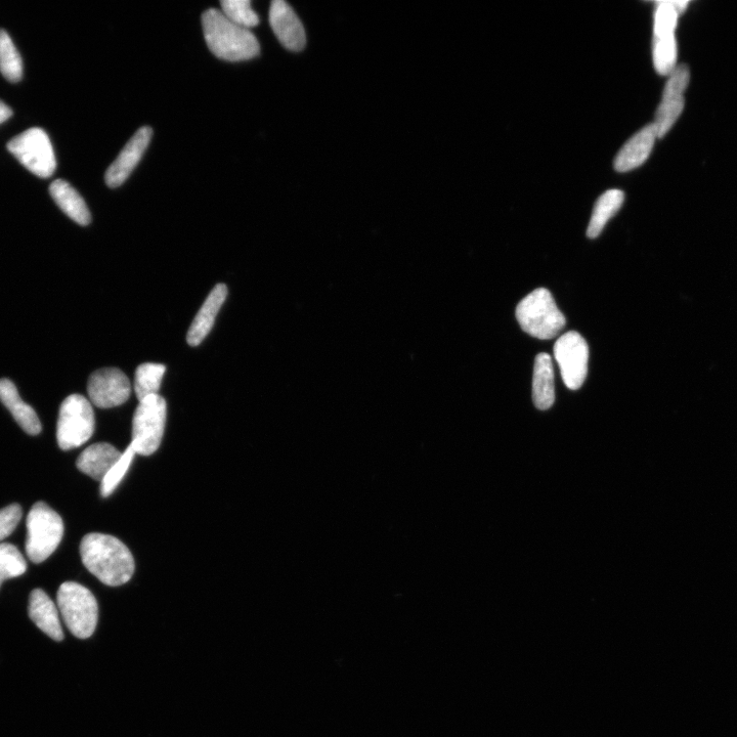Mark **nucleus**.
<instances>
[{"mask_svg":"<svg viewBox=\"0 0 737 737\" xmlns=\"http://www.w3.org/2000/svg\"><path fill=\"white\" fill-rule=\"evenodd\" d=\"M83 565L103 584L118 587L133 578L136 563L119 539L100 533L86 535L80 544Z\"/></svg>","mask_w":737,"mask_h":737,"instance_id":"nucleus-1","label":"nucleus"},{"mask_svg":"<svg viewBox=\"0 0 737 737\" xmlns=\"http://www.w3.org/2000/svg\"><path fill=\"white\" fill-rule=\"evenodd\" d=\"M167 406L159 395L140 402L133 420L132 446L136 454L150 456L160 447L164 435Z\"/></svg>","mask_w":737,"mask_h":737,"instance_id":"nucleus-8","label":"nucleus"},{"mask_svg":"<svg viewBox=\"0 0 737 737\" xmlns=\"http://www.w3.org/2000/svg\"><path fill=\"white\" fill-rule=\"evenodd\" d=\"M624 200L625 194L621 190H610L599 197L587 230L588 238L595 239L601 234L606 224L621 209Z\"/></svg>","mask_w":737,"mask_h":737,"instance_id":"nucleus-21","label":"nucleus"},{"mask_svg":"<svg viewBox=\"0 0 737 737\" xmlns=\"http://www.w3.org/2000/svg\"><path fill=\"white\" fill-rule=\"evenodd\" d=\"M22 514V507L19 504L0 509V542L7 539L16 530Z\"/></svg>","mask_w":737,"mask_h":737,"instance_id":"nucleus-29","label":"nucleus"},{"mask_svg":"<svg viewBox=\"0 0 737 737\" xmlns=\"http://www.w3.org/2000/svg\"><path fill=\"white\" fill-rule=\"evenodd\" d=\"M653 53L655 68L658 73L670 75L677 67L678 52L675 35L655 37Z\"/></svg>","mask_w":737,"mask_h":737,"instance_id":"nucleus-26","label":"nucleus"},{"mask_svg":"<svg viewBox=\"0 0 737 737\" xmlns=\"http://www.w3.org/2000/svg\"><path fill=\"white\" fill-rule=\"evenodd\" d=\"M166 367L162 364L146 363L138 367L135 392L140 402L158 395Z\"/></svg>","mask_w":737,"mask_h":737,"instance_id":"nucleus-22","label":"nucleus"},{"mask_svg":"<svg viewBox=\"0 0 737 737\" xmlns=\"http://www.w3.org/2000/svg\"><path fill=\"white\" fill-rule=\"evenodd\" d=\"M13 115V111L4 102L0 101V124L7 121Z\"/></svg>","mask_w":737,"mask_h":737,"instance_id":"nucleus-30","label":"nucleus"},{"mask_svg":"<svg viewBox=\"0 0 737 737\" xmlns=\"http://www.w3.org/2000/svg\"><path fill=\"white\" fill-rule=\"evenodd\" d=\"M122 453L108 443H99L85 449L78 457L76 466L92 479L102 483L108 472L120 460Z\"/></svg>","mask_w":737,"mask_h":737,"instance_id":"nucleus-17","label":"nucleus"},{"mask_svg":"<svg viewBox=\"0 0 737 737\" xmlns=\"http://www.w3.org/2000/svg\"><path fill=\"white\" fill-rule=\"evenodd\" d=\"M28 613L32 622L43 633L55 641L64 639L59 609L45 591L35 589L31 592Z\"/></svg>","mask_w":737,"mask_h":737,"instance_id":"nucleus-14","label":"nucleus"},{"mask_svg":"<svg viewBox=\"0 0 737 737\" xmlns=\"http://www.w3.org/2000/svg\"><path fill=\"white\" fill-rule=\"evenodd\" d=\"M0 72L11 82L23 76V63L9 33L0 29Z\"/></svg>","mask_w":737,"mask_h":737,"instance_id":"nucleus-23","label":"nucleus"},{"mask_svg":"<svg viewBox=\"0 0 737 737\" xmlns=\"http://www.w3.org/2000/svg\"><path fill=\"white\" fill-rule=\"evenodd\" d=\"M689 79L690 72L686 65L677 66L670 74L654 123L659 138L665 137L680 117L684 109V93L689 84Z\"/></svg>","mask_w":737,"mask_h":737,"instance_id":"nucleus-11","label":"nucleus"},{"mask_svg":"<svg viewBox=\"0 0 737 737\" xmlns=\"http://www.w3.org/2000/svg\"><path fill=\"white\" fill-rule=\"evenodd\" d=\"M688 2L665 0L657 3L655 14V37L675 35L679 15L687 8Z\"/></svg>","mask_w":737,"mask_h":737,"instance_id":"nucleus-24","label":"nucleus"},{"mask_svg":"<svg viewBox=\"0 0 737 737\" xmlns=\"http://www.w3.org/2000/svg\"><path fill=\"white\" fill-rule=\"evenodd\" d=\"M659 138L654 123L643 127L620 150L615 160V168L619 172H627L641 166L652 153Z\"/></svg>","mask_w":737,"mask_h":737,"instance_id":"nucleus-15","label":"nucleus"},{"mask_svg":"<svg viewBox=\"0 0 737 737\" xmlns=\"http://www.w3.org/2000/svg\"><path fill=\"white\" fill-rule=\"evenodd\" d=\"M95 413L91 402L80 395L68 397L60 408L57 440L63 451L76 449L90 441L95 431Z\"/></svg>","mask_w":737,"mask_h":737,"instance_id":"nucleus-6","label":"nucleus"},{"mask_svg":"<svg viewBox=\"0 0 737 737\" xmlns=\"http://www.w3.org/2000/svg\"><path fill=\"white\" fill-rule=\"evenodd\" d=\"M152 136V128L145 126L139 129L136 135L129 140L106 172L105 180L108 187L118 188L132 175L146 152Z\"/></svg>","mask_w":737,"mask_h":737,"instance_id":"nucleus-12","label":"nucleus"},{"mask_svg":"<svg viewBox=\"0 0 737 737\" xmlns=\"http://www.w3.org/2000/svg\"><path fill=\"white\" fill-rule=\"evenodd\" d=\"M27 562L19 549L12 544H0V586L9 579L24 575Z\"/></svg>","mask_w":737,"mask_h":737,"instance_id":"nucleus-25","label":"nucleus"},{"mask_svg":"<svg viewBox=\"0 0 737 737\" xmlns=\"http://www.w3.org/2000/svg\"><path fill=\"white\" fill-rule=\"evenodd\" d=\"M202 27L210 52L221 60L241 62L259 55L260 47L254 34L230 21L220 10L206 11Z\"/></svg>","mask_w":737,"mask_h":737,"instance_id":"nucleus-2","label":"nucleus"},{"mask_svg":"<svg viewBox=\"0 0 737 737\" xmlns=\"http://www.w3.org/2000/svg\"><path fill=\"white\" fill-rule=\"evenodd\" d=\"M51 195L69 218L80 226L91 224V212L79 193L66 181H55L50 188Z\"/></svg>","mask_w":737,"mask_h":737,"instance_id":"nucleus-19","label":"nucleus"},{"mask_svg":"<svg viewBox=\"0 0 737 737\" xmlns=\"http://www.w3.org/2000/svg\"><path fill=\"white\" fill-rule=\"evenodd\" d=\"M0 402L28 435H39L42 426L36 412L21 399L16 385L9 379L0 380Z\"/></svg>","mask_w":737,"mask_h":737,"instance_id":"nucleus-18","label":"nucleus"},{"mask_svg":"<svg viewBox=\"0 0 737 737\" xmlns=\"http://www.w3.org/2000/svg\"><path fill=\"white\" fill-rule=\"evenodd\" d=\"M57 602L60 616L74 636L88 639L95 633L99 605L88 588L75 582H66L58 590Z\"/></svg>","mask_w":737,"mask_h":737,"instance_id":"nucleus-4","label":"nucleus"},{"mask_svg":"<svg viewBox=\"0 0 737 737\" xmlns=\"http://www.w3.org/2000/svg\"><path fill=\"white\" fill-rule=\"evenodd\" d=\"M88 393L95 406L110 409L127 402L132 394V386L121 370L104 368L91 375Z\"/></svg>","mask_w":737,"mask_h":737,"instance_id":"nucleus-10","label":"nucleus"},{"mask_svg":"<svg viewBox=\"0 0 737 737\" xmlns=\"http://www.w3.org/2000/svg\"><path fill=\"white\" fill-rule=\"evenodd\" d=\"M222 13L233 23L249 29L259 23L258 15L252 10L249 0H223Z\"/></svg>","mask_w":737,"mask_h":737,"instance_id":"nucleus-27","label":"nucleus"},{"mask_svg":"<svg viewBox=\"0 0 737 737\" xmlns=\"http://www.w3.org/2000/svg\"><path fill=\"white\" fill-rule=\"evenodd\" d=\"M227 296L228 287L225 284H218L212 289L188 332L187 341L191 346L199 345L209 334Z\"/></svg>","mask_w":737,"mask_h":737,"instance_id":"nucleus-16","label":"nucleus"},{"mask_svg":"<svg viewBox=\"0 0 737 737\" xmlns=\"http://www.w3.org/2000/svg\"><path fill=\"white\" fill-rule=\"evenodd\" d=\"M533 401L539 410L550 409L555 402L554 371L551 357L541 353L536 357L533 380Z\"/></svg>","mask_w":737,"mask_h":737,"instance_id":"nucleus-20","label":"nucleus"},{"mask_svg":"<svg viewBox=\"0 0 737 737\" xmlns=\"http://www.w3.org/2000/svg\"><path fill=\"white\" fill-rule=\"evenodd\" d=\"M64 536L62 517L49 505L36 503L27 516L26 553L34 563L47 560Z\"/></svg>","mask_w":737,"mask_h":737,"instance_id":"nucleus-5","label":"nucleus"},{"mask_svg":"<svg viewBox=\"0 0 737 737\" xmlns=\"http://www.w3.org/2000/svg\"><path fill=\"white\" fill-rule=\"evenodd\" d=\"M515 315L526 333L542 340L556 337L567 325L566 317L545 288L533 291L520 301Z\"/></svg>","mask_w":737,"mask_h":737,"instance_id":"nucleus-3","label":"nucleus"},{"mask_svg":"<svg viewBox=\"0 0 737 737\" xmlns=\"http://www.w3.org/2000/svg\"><path fill=\"white\" fill-rule=\"evenodd\" d=\"M8 150L33 175L49 179L54 175L57 161L49 136L41 128H30L8 144Z\"/></svg>","mask_w":737,"mask_h":737,"instance_id":"nucleus-7","label":"nucleus"},{"mask_svg":"<svg viewBox=\"0 0 737 737\" xmlns=\"http://www.w3.org/2000/svg\"><path fill=\"white\" fill-rule=\"evenodd\" d=\"M271 27L282 43L291 52H300L306 48L307 35L305 28L293 9L283 0H275L270 9Z\"/></svg>","mask_w":737,"mask_h":737,"instance_id":"nucleus-13","label":"nucleus"},{"mask_svg":"<svg viewBox=\"0 0 737 737\" xmlns=\"http://www.w3.org/2000/svg\"><path fill=\"white\" fill-rule=\"evenodd\" d=\"M136 452L132 446L125 450L120 460L112 467L101 483V494L104 498L109 497L123 480L130 464L133 463Z\"/></svg>","mask_w":737,"mask_h":737,"instance_id":"nucleus-28","label":"nucleus"},{"mask_svg":"<svg viewBox=\"0 0 737 737\" xmlns=\"http://www.w3.org/2000/svg\"><path fill=\"white\" fill-rule=\"evenodd\" d=\"M554 356L563 382L572 390L584 384L588 374L589 346L577 332L560 336L554 345Z\"/></svg>","mask_w":737,"mask_h":737,"instance_id":"nucleus-9","label":"nucleus"}]
</instances>
